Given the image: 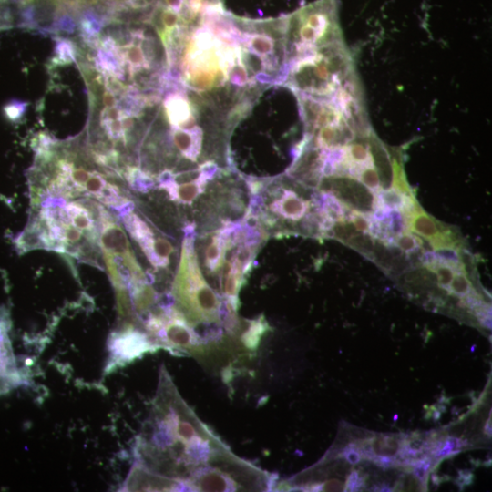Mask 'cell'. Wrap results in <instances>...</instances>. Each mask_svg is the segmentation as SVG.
<instances>
[{
	"label": "cell",
	"mask_w": 492,
	"mask_h": 492,
	"mask_svg": "<svg viewBox=\"0 0 492 492\" xmlns=\"http://www.w3.org/2000/svg\"><path fill=\"white\" fill-rule=\"evenodd\" d=\"M260 237L241 225H229L204 234L195 249L206 281L217 282L220 294L234 308Z\"/></svg>",
	"instance_id": "obj_5"
},
{
	"label": "cell",
	"mask_w": 492,
	"mask_h": 492,
	"mask_svg": "<svg viewBox=\"0 0 492 492\" xmlns=\"http://www.w3.org/2000/svg\"><path fill=\"white\" fill-rule=\"evenodd\" d=\"M343 454L346 461L352 465L359 463L362 457L359 447H356L354 445L347 446Z\"/></svg>",
	"instance_id": "obj_19"
},
{
	"label": "cell",
	"mask_w": 492,
	"mask_h": 492,
	"mask_svg": "<svg viewBox=\"0 0 492 492\" xmlns=\"http://www.w3.org/2000/svg\"><path fill=\"white\" fill-rule=\"evenodd\" d=\"M161 0H97L80 20L91 30H97L100 23L131 21L149 24Z\"/></svg>",
	"instance_id": "obj_7"
},
{
	"label": "cell",
	"mask_w": 492,
	"mask_h": 492,
	"mask_svg": "<svg viewBox=\"0 0 492 492\" xmlns=\"http://www.w3.org/2000/svg\"><path fill=\"white\" fill-rule=\"evenodd\" d=\"M421 238L405 231L395 237V244L406 253H414L420 247Z\"/></svg>",
	"instance_id": "obj_16"
},
{
	"label": "cell",
	"mask_w": 492,
	"mask_h": 492,
	"mask_svg": "<svg viewBox=\"0 0 492 492\" xmlns=\"http://www.w3.org/2000/svg\"><path fill=\"white\" fill-rule=\"evenodd\" d=\"M364 486V478L359 472L353 471L349 474L344 485L345 491H356Z\"/></svg>",
	"instance_id": "obj_18"
},
{
	"label": "cell",
	"mask_w": 492,
	"mask_h": 492,
	"mask_svg": "<svg viewBox=\"0 0 492 492\" xmlns=\"http://www.w3.org/2000/svg\"><path fill=\"white\" fill-rule=\"evenodd\" d=\"M374 196L375 205L382 206L386 210H399L402 211L405 204L406 196H404L394 188L381 189L374 193Z\"/></svg>",
	"instance_id": "obj_12"
},
{
	"label": "cell",
	"mask_w": 492,
	"mask_h": 492,
	"mask_svg": "<svg viewBox=\"0 0 492 492\" xmlns=\"http://www.w3.org/2000/svg\"><path fill=\"white\" fill-rule=\"evenodd\" d=\"M97 70L147 94L162 93L170 81L160 40L145 26L119 27L97 45Z\"/></svg>",
	"instance_id": "obj_3"
},
{
	"label": "cell",
	"mask_w": 492,
	"mask_h": 492,
	"mask_svg": "<svg viewBox=\"0 0 492 492\" xmlns=\"http://www.w3.org/2000/svg\"><path fill=\"white\" fill-rule=\"evenodd\" d=\"M174 291L187 325L193 327L196 342L197 339H200L201 342L202 338L204 339L202 327L206 338L210 340L212 332L210 327L222 323L223 301L219 299L220 296L204 278L193 249V242L190 238L183 242Z\"/></svg>",
	"instance_id": "obj_6"
},
{
	"label": "cell",
	"mask_w": 492,
	"mask_h": 492,
	"mask_svg": "<svg viewBox=\"0 0 492 492\" xmlns=\"http://www.w3.org/2000/svg\"><path fill=\"white\" fill-rule=\"evenodd\" d=\"M403 441L394 435H378L359 446L361 455L374 462L380 457L396 458Z\"/></svg>",
	"instance_id": "obj_11"
},
{
	"label": "cell",
	"mask_w": 492,
	"mask_h": 492,
	"mask_svg": "<svg viewBox=\"0 0 492 492\" xmlns=\"http://www.w3.org/2000/svg\"><path fill=\"white\" fill-rule=\"evenodd\" d=\"M349 220L356 231L360 233H368L370 226V214H364L357 210H351L347 215Z\"/></svg>",
	"instance_id": "obj_17"
},
{
	"label": "cell",
	"mask_w": 492,
	"mask_h": 492,
	"mask_svg": "<svg viewBox=\"0 0 492 492\" xmlns=\"http://www.w3.org/2000/svg\"><path fill=\"white\" fill-rule=\"evenodd\" d=\"M125 226L156 267H166L173 252L171 243L156 232L138 214L122 211Z\"/></svg>",
	"instance_id": "obj_8"
},
{
	"label": "cell",
	"mask_w": 492,
	"mask_h": 492,
	"mask_svg": "<svg viewBox=\"0 0 492 492\" xmlns=\"http://www.w3.org/2000/svg\"><path fill=\"white\" fill-rule=\"evenodd\" d=\"M97 202L87 198L71 201L52 197L40 199L37 216L25 233L26 246L67 253L90 263L97 261L102 253V205Z\"/></svg>",
	"instance_id": "obj_2"
},
{
	"label": "cell",
	"mask_w": 492,
	"mask_h": 492,
	"mask_svg": "<svg viewBox=\"0 0 492 492\" xmlns=\"http://www.w3.org/2000/svg\"><path fill=\"white\" fill-rule=\"evenodd\" d=\"M134 480H160L158 487L200 491L243 488L251 466L239 460L184 404L161 372L155 404L139 437ZM151 481V482H153Z\"/></svg>",
	"instance_id": "obj_1"
},
{
	"label": "cell",
	"mask_w": 492,
	"mask_h": 492,
	"mask_svg": "<svg viewBox=\"0 0 492 492\" xmlns=\"http://www.w3.org/2000/svg\"><path fill=\"white\" fill-rule=\"evenodd\" d=\"M112 171L99 170L76 153H57L46 146L40 149L34 169L33 190L38 191V200L87 198L122 210L129 201Z\"/></svg>",
	"instance_id": "obj_4"
},
{
	"label": "cell",
	"mask_w": 492,
	"mask_h": 492,
	"mask_svg": "<svg viewBox=\"0 0 492 492\" xmlns=\"http://www.w3.org/2000/svg\"><path fill=\"white\" fill-rule=\"evenodd\" d=\"M392 236L396 237L407 230V219L399 210H387L386 216L383 221Z\"/></svg>",
	"instance_id": "obj_13"
},
{
	"label": "cell",
	"mask_w": 492,
	"mask_h": 492,
	"mask_svg": "<svg viewBox=\"0 0 492 492\" xmlns=\"http://www.w3.org/2000/svg\"><path fill=\"white\" fill-rule=\"evenodd\" d=\"M485 432L490 436H491V420L489 417V420H487L486 426H485Z\"/></svg>",
	"instance_id": "obj_20"
},
{
	"label": "cell",
	"mask_w": 492,
	"mask_h": 492,
	"mask_svg": "<svg viewBox=\"0 0 492 492\" xmlns=\"http://www.w3.org/2000/svg\"><path fill=\"white\" fill-rule=\"evenodd\" d=\"M447 291L460 297H465L474 292L472 284L466 277L465 271L455 272Z\"/></svg>",
	"instance_id": "obj_14"
},
{
	"label": "cell",
	"mask_w": 492,
	"mask_h": 492,
	"mask_svg": "<svg viewBox=\"0 0 492 492\" xmlns=\"http://www.w3.org/2000/svg\"><path fill=\"white\" fill-rule=\"evenodd\" d=\"M7 331L5 323L0 321V395L17 386L22 379Z\"/></svg>",
	"instance_id": "obj_9"
},
{
	"label": "cell",
	"mask_w": 492,
	"mask_h": 492,
	"mask_svg": "<svg viewBox=\"0 0 492 492\" xmlns=\"http://www.w3.org/2000/svg\"><path fill=\"white\" fill-rule=\"evenodd\" d=\"M97 0H47L52 25L58 23L59 26L74 24L77 18L89 12Z\"/></svg>",
	"instance_id": "obj_10"
},
{
	"label": "cell",
	"mask_w": 492,
	"mask_h": 492,
	"mask_svg": "<svg viewBox=\"0 0 492 492\" xmlns=\"http://www.w3.org/2000/svg\"><path fill=\"white\" fill-rule=\"evenodd\" d=\"M428 269L436 275L438 285L445 290H448L449 284L456 272L455 269L439 261H436Z\"/></svg>",
	"instance_id": "obj_15"
}]
</instances>
